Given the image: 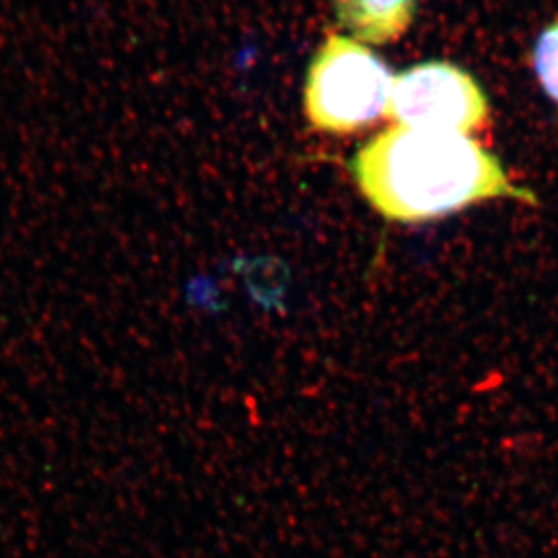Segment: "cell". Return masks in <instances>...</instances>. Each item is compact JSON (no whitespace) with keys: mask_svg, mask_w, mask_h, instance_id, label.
Instances as JSON below:
<instances>
[{"mask_svg":"<svg viewBox=\"0 0 558 558\" xmlns=\"http://www.w3.org/2000/svg\"><path fill=\"white\" fill-rule=\"evenodd\" d=\"M393 76L372 49L330 35L317 49L305 82V113L312 128L349 135L372 125L388 108Z\"/></svg>","mask_w":558,"mask_h":558,"instance_id":"obj_2","label":"cell"},{"mask_svg":"<svg viewBox=\"0 0 558 558\" xmlns=\"http://www.w3.org/2000/svg\"><path fill=\"white\" fill-rule=\"evenodd\" d=\"M533 64L544 92L558 106V21L541 33L533 51Z\"/></svg>","mask_w":558,"mask_h":558,"instance_id":"obj_5","label":"cell"},{"mask_svg":"<svg viewBox=\"0 0 558 558\" xmlns=\"http://www.w3.org/2000/svg\"><path fill=\"white\" fill-rule=\"evenodd\" d=\"M418 0H333L343 29L357 43L387 44L414 22Z\"/></svg>","mask_w":558,"mask_h":558,"instance_id":"obj_4","label":"cell"},{"mask_svg":"<svg viewBox=\"0 0 558 558\" xmlns=\"http://www.w3.org/2000/svg\"><path fill=\"white\" fill-rule=\"evenodd\" d=\"M350 172L372 209L396 223L442 220L492 199L538 205L494 153L457 133L393 125L361 145Z\"/></svg>","mask_w":558,"mask_h":558,"instance_id":"obj_1","label":"cell"},{"mask_svg":"<svg viewBox=\"0 0 558 558\" xmlns=\"http://www.w3.org/2000/svg\"><path fill=\"white\" fill-rule=\"evenodd\" d=\"M387 117L412 130L470 136L488 122L489 102L470 73L434 60L393 76Z\"/></svg>","mask_w":558,"mask_h":558,"instance_id":"obj_3","label":"cell"}]
</instances>
